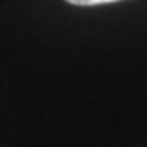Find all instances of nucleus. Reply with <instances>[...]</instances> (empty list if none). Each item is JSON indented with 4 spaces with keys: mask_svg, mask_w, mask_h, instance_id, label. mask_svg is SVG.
<instances>
[{
    "mask_svg": "<svg viewBox=\"0 0 147 147\" xmlns=\"http://www.w3.org/2000/svg\"><path fill=\"white\" fill-rule=\"evenodd\" d=\"M72 5H80V7H88V5H101V3H113L119 0H65Z\"/></svg>",
    "mask_w": 147,
    "mask_h": 147,
    "instance_id": "obj_1",
    "label": "nucleus"
}]
</instances>
